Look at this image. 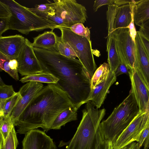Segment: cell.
<instances>
[{
    "mask_svg": "<svg viewBox=\"0 0 149 149\" xmlns=\"http://www.w3.org/2000/svg\"><path fill=\"white\" fill-rule=\"evenodd\" d=\"M36 55L44 71L59 79L56 85L68 94L79 108L91 90V77L80 61L65 56L57 51L34 47Z\"/></svg>",
    "mask_w": 149,
    "mask_h": 149,
    "instance_id": "6da1fadb",
    "label": "cell"
},
{
    "mask_svg": "<svg viewBox=\"0 0 149 149\" xmlns=\"http://www.w3.org/2000/svg\"><path fill=\"white\" fill-rule=\"evenodd\" d=\"M74 106L65 91L56 84H48L30 103L15 126L17 127V132L20 134L39 127L47 132L61 112Z\"/></svg>",
    "mask_w": 149,
    "mask_h": 149,
    "instance_id": "7a4b0ae2",
    "label": "cell"
},
{
    "mask_svg": "<svg viewBox=\"0 0 149 149\" xmlns=\"http://www.w3.org/2000/svg\"><path fill=\"white\" fill-rule=\"evenodd\" d=\"M86 103L81 120L65 149H95L97 132L106 110L99 109L91 102Z\"/></svg>",
    "mask_w": 149,
    "mask_h": 149,
    "instance_id": "3957f363",
    "label": "cell"
},
{
    "mask_svg": "<svg viewBox=\"0 0 149 149\" xmlns=\"http://www.w3.org/2000/svg\"><path fill=\"white\" fill-rule=\"evenodd\" d=\"M139 111L138 105L131 91L129 95L116 107L99 127L105 139L113 145L116 139Z\"/></svg>",
    "mask_w": 149,
    "mask_h": 149,
    "instance_id": "277c9868",
    "label": "cell"
},
{
    "mask_svg": "<svg viewBox=\"0 0 149 149\" xmlns=\"http://www.w3.org/2000/svg\"><path fill=\"white\" fill-rule=\"evenodd\" d=\"M1 1L8 6L11 13L9 29L16 30L27 35L31 31H40L47 29L54 30L58 28L54 22L39 17L29 8L14 0Z\"/></svg>",
    "mask_w": 149,
    "mask_h": 149,
    "instance_id": "5b68a950",
    "label": "cell"
},
{
    "mask_svg": "<svg viewBox=\"0 0 149 149\" xmlns=\"http://www.w3.org/2000/svg\"><path fill=\"white\" fill-rule=\"evenodd\" d=\"M57 29L61 31L62 40L70 45L92 78L96 69V65L93 54L91 41L74 33L69 28L58 27Z\"/></svg>",
    "mask_w": 149,
    "mask_h": 149,
    "instance_id": "8992f818",
    "label": "cell"
},
{
    "mask_svg": "<svg viewBox=\"0 0 149 149\" xmlns=\"http://www.w3.org/2000/svg\"><path fill=\"white\" fill-rule=\"evenodd\" d=\"M55 15L64 22L65 28L74 24H83L88 18L85 7L75 0H54Z\"/></svg>",
    "mask_w": 149,
    "mask_h": 149,
    "instance_id": "52a82bcc",
    "label": "cell"
},
{
    "mask_svg": "<svg viewBox=\"0 0 149 149\" xmlns=\"http://www.w3.org/2000/svg\"><path fill=\"white\" fill-rule=\"evenodd\" d=\"M149 123L146 112L139 111L128 126L118 137L113 145V149H121L132 143L139 141L140 136Z\"/></svg>",
    "mask_w": 149,
    "mask_h": 149,
    "instance_id": "ba28073f",
    "label": "cell"
},
{
    "mask_svg": "<svg viewBox=\"0 0 149 149\" xmlns=\"http://www.w3.org/2000/svg\"><path fill=\"white\" fill-rule=\"evenodd\" d=\"M118 52L121 63L130 70L134 68L135 45L130 35L129 29L120 28L114 30Z\"/></svg>",
    "mask_w": 149,
    "mask_h": 149,
    "instance_id": "9c48e42d",
    "label": "cell"
},
{
    "mask_svg": "<svg viewBox=\"0 0 149 149\" xmlns=\"http://www.w3.org/2000/svg\"><path fill=\"white\" fill-rule=\"evenodd\" d=\"M32 43L25 38L24 45L17 60L18 72L22 76L44 72V70L35 53Z\"/></svg>",
    "mask_w": 149,
    "mask_h": 149,
    "instance_id": "30bf717a",
    "label": "cell"
},
{
    "mask_svg": "<svg viewBox=\"0 0 149 149\" xmlns=\"http://www.w3.org/2000/svg\"><path fill=\"white\" fill-rule=\"evenodd\" d=\"M43 87L42 83L29 81L20 88L19 91L22 97L10 115L14 126L22 113Z\"/></svg>",
    "mask_w": 149,
    "mask_h": 149,
    "instance_id": "8fae6325",
    "label": "cell"
},
{
    "mask_svg": "<svg viewBox=\"0 0 149 149\" xmlns=\"http://www.w3.org/2000/svg\"><path fill=\"white\" fill-rule=\"evenodd\" d=\"M131 81V89L140 111L145 112L149 97V88L134 68L128 73Z\"/></svg>",
    "mask_w": 149,
    "mask_h": 149,
    "instance_id": "7c38bea8",
    "label": "cell"
},
{
    "mask_svg": "<svg viewBox=\"0 0 149 149\" xmlns=\"http://www.w3.org/2000/svg\"><path fill=\"white\" fill-rule=\"evenodd\" d=\"M22 149H56L53 139L37 129L27 132L22 141Z\"/></svg>",
    "mask_w": 149,
    "mask_h": 149,
    "instance_id": "4fadbf2b",
    "label": "cell"
},
{
    "mask_svg": "<svg viewBox=\"0 0 149 149\" xmlns=\"http://www.w3.org/2000/svg\"><path fill=\"white\" fill-rule=\"evenodd\" d=\"M25 38L16 34L0 37V52L10 59L17 58L25 42Z\"/></svg>",
    "mask_w": 149,
    "mask_h": 149,
    "instance_id": "5bb4252c",
    "label": "cell"
},
{
    "mask_svg": "<svg viewBox=\"0 0 149 149\" xmlns=\"http://www.w3.org/2000/svg\"><path fill=\"white\" fill-rule=\"evenodd\" d=\"M135 45L134 68L149 88V58L137 33L135 38Z\"/></svg>",
    "mask_w": 149,
    "mask_h": 149,
    "instance_id": "9a60e30c",
    "label": "cell"
},
{
    "mask_svg": "<svg viewBox=\"0 0 149 149\" xmlns=\"http://www.w3.org/2000/svg\"><path fill=\"white\" fill-rule=\"evenodd\" d=\"M116 79L114 72L110 71L107 77L104 81L94 88L91 89L89 95L84 104L91 101L95 107L100 108L104 101L110 88L116 81Z\"/></svg>",
    "mask_w": 149,
    "mask_h": 149,
    "instance_id": "2e32d148",
    "label": "cell"
},
{
    "mask_svg": "<svg viewBox=\"0 0 149 149\" xmlns=\"http://www.w3.org/2000/svg\"><path fill=\"white\" fill-rule=\"evenodd\" d=\"M107 42V62L110 71L114 72L121 62L117 49L114 31H108Z\"/></svg>",
    "mask_w": 149,
    "mask_h": 149,
    "instance_id": "e0dca14e",
    "label": "cell"
},
{
    "mask_svg": "<svg viewBox=\"0 0 149 149\" xmlns=\"http://www.w3.org/2000/svg\"><path fill=\"white\" fill-rule=\"evenodd\" d=\"M118 7L116 9L114 22L115 30L120 28H126L132 19V3Z\"/></svg>",
    "mask_w": 149,
    "mask_h": 149,
    "instance_id": "ac0fdd59",
    "label": "cell"
},
{
    "mask_svg": "<svg viewBox=\"0 0 149 149\" xmlns=\"http://www.w3.org/2000/svg\"><path fill=\"white\" fill-rule=\"evenodd\" d=\"M53 30L46 31L33 38V45L34 47L53 51H57V35Z\"/></svg>",
    "mask_w": 149,
    "mask_h": 149,
    "instance_id": "d6986e66",
    "label": "cell"
},
{
    "mask_svg": "<svg viewBox=\"0 0 149 149\" xmlns=\"http://www.w3.org/2000/svg\"><path fill=\"white\" fill-rule=\"evenodd\" d=\"M79 107H71L61 112L53 122L50 129L59 130L67 123L77 120V111Z\"/></svg>",
    "mask_w": 149,
    "mask_h": 149,
    "instance_id": "ffe728a7",
    "label": "cell"
},
{
    "mask_svg": "<svg viewBox=\"0 0 149 149\" xmlns=\"http://www.w3.org/2000/svg\"><path fill=\"white\" fill-rule=\"evenodd\" d=\"M133 12L134 23L140 26L149 19V0L135 1Z\"/></svg>",
    "mask_w": 149,
    "mask_h": 149,
    "instance_id": "44dd1931",
    "label": "cell"
},
{
    "mask_svg": "<svg viewBox=\"0 0 149 149\" xmlns=\"http://www.w3.org/2000/svg\"><path fill=\"white\" fill-rule=\"evenodd\" d=\"M59 79L50 73L43 72L36 74L24 76L19 81L24 83L34 81L41 83L56 84Z\"/></svg>",
    "mask_w": 149,
    "mask_h": 149,
    "instance_id": "7402d4cb",
    "label": "cell"
},
{
    "mask_svg": "<svg viewBox=\"0 0 149 149\" xmlns=\"http://www.w3.org/2000/svg\"><path fill=\"white\" fill-rule=\"evenodd\" d=\"M110 71L108 63H104L95 71L91 79V89L102 83L107 78Z\"/></svg>",
    "mask_w": 149,
    "mask_h": 149,
    "instance_id": "603a6c76",
    "label": "cell"
},
{
    "mask_svg": "<svg viewBox=\"0 0 149 149\" xmlns=\"http://www.w3.org/2000/svg\"><path fill=\"white\" fill-rule=\"evenodd\" d=\"M29 10L39 17L48 20V17L55 15L53 3L36 5L34 8H29Z\"/></svg>",
    "mask_w": 149,
    "mask_h": 149,
    "instance_id": "cb8c5ba5",
    "label": "cell"
},
{
    "mask_svg": "<svg viewBox=\"0 0 149 149\" xmlns=\"http://www.w3.org/2000/svg\"><path fill=\"white\" fill-rule=\"evenodd\" d=\"M15 127L11 116H0V140L4 141Z\"/></svg>",
    "mask_w": 149,
    "mask_h": 149,
    "instance_id": "d4e9b609",
    "label": "cell"
},
{
    "mask_svg": "<svg viewBox=\"0 0 149 149\" xmlns=\"http://www.w3.org/2000/svg\"><path fill=\"white\" fill-rule=\"evenodd\" d=\"M56 48L57 52L65 56L73 58H78L77 55L70 45L68 43L63 42L61 37L57 36Z\"/></svg>",
    "mask_w": 149,
    "mask_h": 149,
    "instance_id": "484cf974",
    "label": "cell"
},
{
    "mask_svg": "<svg viewBox=\"0 0 149 149\" xmlns=\"http://www.w3.org/2000/svg\"><path fill=\"white\" fill-rule=\"evenodd\" d=\"M21 97L22 96L18 91L8 99L3 110L0 111V116H7L10 115Z\"/></svg>",
    "mask_w": 149,
    "mask_h": 149,
    "instance_id": "4316f807",
    "label": "cell"
},
{
    "mask_svg": "<svg viewBox=\"0 0 149 149\" xmlns=\"http://www.w3.org/2000/svg\"><path fill=\"white\" fill-rule=\"evenodd\" d=\"M18 144L16 133L14 127L4 141L0 140V149H16Z\"/></svg>",
    "mask_w": 149,
    "mask_h": 149,
    "instance_id": "83f0119b",
    "label": "cell"
},
{
    "mask_svg": "<svg viewBox=\"0 0 149 149\" xmlns=\"http://www.w3.org/2000/svg\"><path fill=\"white\" fill-rule=\"evenodd\" d=\"M10 59L0 52V69L7 73L10 76L16 81L19 80L18 72L12 70L10 68L9 62Z\"/></svg>",
    "mask_w": 149,
    "mask_h": 149,
    "instance_id": "f1b7e54d",
    "label": "cell"
},
{
    "mask_svg": "<svg viewBox=\"0 0 149 149\" xmlns=\"http://www.w3.org/2000/svg\"><path fill=\"white\" fill-rule=\"evenodd\" d=\"M95 149H113V144L105 139L99 126L97 133Z\"/></svg>",
    "mask_w": 149,
    "mask_h": 149,
    "instance_id": "f546056e",
    "label": "cell"
},
{
    "mask_svg": "<svg viewBox=\"0 0 149 149\" xmlns=\"http://www.w3.org/2000/svg\"><path fill=\"white\" fill-rule=\"evenodd\" d=\"M69 29L74 33L85 37L89 41H91L90 39V29L87 27H85L83 24L78 23L74 24Z\"/></svg>",
    "mask_w": 149,
    "mask_h": 149,
    "instance_id": "4dcf8cb0",
    "label": "cell"
},
{
    "mask_svg": "<svg viewBox=\"0 0 149 149\" xmlns=\"http://www.w3.org/2000/svg\"><path fill=\"white\" fill-rule=\"evenodd\" d=\"M12 85L4 84L0 78V100L7 99L16 93Z\"/></svg>",
    "mask_w": 149,
    "mask_h": 149,
    "instance_id": "1f68e13d",
    "label": "cell"
},
{
    "mask_svg": "<svg viewBox=\"0 0 149 149\" xmlns=\"http://www.w3.org/2000/svg\"><path fill=\"white\" fill-rule=\"evenodd\" d=\"M135 2V0L132 3V19L131 22L129 26L126 28L129 29L130 36L134 42H135V38L137 34L134 25L133 7Z\"/></svg>",
    "mask_w": 149,
    "mask_h": 149,
    "instance_id": "d6a6232c",
    "label": "cell"
},
{
    "mask_svg": "<svg viewBox=\"0 0 149 149\" xmlns=\"http://www.w3.org/2000/svg\"><path fill=\"white\" fill-rule=\"evenodd\" d=\"M11 15V13L8 6L0 0V18H10Z\"/></svg>",
    "mask_w": 149,
    "mask_h": 149,
    "instance_id": "836d02e7",
    "label": "cell"
},
{
    "mask_svg": "<svg viewBox=\"0 0 149 149\" xmlns=\"http://www.w3.org/2000/svg\"><path fill=\"white\" fill-rule=\"evenodd\" d=\"M114 0H95L93 5V10L94 12L97 11L101 6L105 5L108 6L113 4Z\"/></svg>",
    "mask_w": 149,
    "mask_h": 149,
    "instance_id": "e575fe53",
    "label": "cell"
},
{
    "mask_svg": "<svg viewBox=\"0 0 149 149\" xmlns=\"http://www.w3.org/2000/svg\"><path fill=\"white\" fill-rule=\"evenodd\" d=\"M9 19L8 18H0V37L3 33L9 30Z\"/></svg>",
    "mask_w": 149,
    "mask_h": 149,
    "instance_id": "d590c367",
    "label": "cell"
},
{
    "mask_svg": "<svg viewBox=\"0 0 149 149\" xmlns=\"http://www.w3.org/2000/svg\"><path fill=\"white\" fill-rule=\"evenodd\" d=\"M149 135V123L142 132L137 144L139 149L143 144L146 139Z\"/></svg>",
    "mask_w": 149,
    "mask_h": 149,
    "instance_id": "8d00e7d4",
    "label": "cell"
},
{
    "mask_svg": "<svg viewBox=\"0 0 149 149\" xmlns=\"http://www.w3.org/2000/svg\"><path fill=\"white\" fill-rule=\"evenodd\" d=\"M137 33L149 58V39L140 31H137Z\"/></svg>",
    "mask_w": 149,
    "mask_h": 149,
    "instance_id": "74e56055",
    "label": "cell"
},
{
    "mask_svg": "<svg viewBox=\"0 0 149 149\" xmlns=\"http://www.w3.org/2000/svg\"><path fill=\"white\" fill-rule=\"evenodd\" d=\"M139 26V31L149 39V19L143 22Z\"/></svg>",
    "mask_w": 149,
    "mask_h": 149,
    "instance_id": "f35d334b",
    "label": "cell"
},
{
    "mask_svg": "<svg viewBox=\"0 0 149 149\" xmlns=\"http://www.w3.org/2000/svg\"><path fill=\"white\" fill-rule=\"evenodd\" d=\"M129 69L123 63H121L114 72L116 77L123 74L129 73Z\"/></svg>",
    "mask_w": 149,
    "mask_h": 149,
    "instance_id": "ab89813d",
    "label": "cell"
},
{
    "mask_svg": "<svg viewBox=\"0 0 149 149\" xmlns=\"http://www.w3.org/2000/svg\"><path fill=\"white\" fill-rule=\"evenodd\" d=\"M9 65L10 68L12 70L18 72L17 69L18 63L17 59H10L9 61Z\"/></svg>",
    "mask_w": 149,
    "mask_h": 149,
    "instance_id": "60d3db41",
    "label": "cell"
},
{
    "mask_svg": "<svg viewBox=\"0 0 149 149\" xmlns=\"http://www.w3.org/2000/svg\"><path fill=\"white\" fill-rule=\"evenodd\" d=\"M133 0H114L113 4L118 6L125 4L129 3Z\"/></svg>",
    "mask_w": 149,
    "mask_h": 149,
    "instance_id": "b9f144b4",
    "label": "cell"
},
{
    "mask_svg": "<svg viewBox=\"0 0 149 149\" xmlns=\"http://www.w3.org/2000/svg\"><path fill=\"white\" fill-rule=\"evenodd\" d=\"M144 143L143 149H148L149 148V135L146 139Z\"/></svg>",
    "mask_w": 149,
    "mask_h": 149,
    "instance_id": "7bdbcfd3",
    "label": "cell"
},
{
    "mask_svg": "<svg viewBox=\"0 0 149 149\" xmlns=\"http://www.w3.org/2000/svg\"><path fill=\"white\" fill-rule=\"evenodd\" d=\"M136 143L133 142L128 145L127 149H135Z\"/></svg>",
    "mask_w": 149,
    "mask_h": 149,
    "instance_id": "ee69618b",
    "label": "cell"
},
{
    "mask_svg": "<svg viewBox=\"0 0 149 149\" xmlns=\"http://www.w3.org/2000/svg\"><path fill=\"white\" fill-rule=\"evenodd\" d=\"M146 116L149 117V97L146 106Z\"/></svg>",
    "mask_w": 149,
    "mask_h": 149,
    "instance_id": "f6af8a7d",
    "label": "cell"
},
{
    "mask_svg": "<svg viewBox=\"0 0 149 149\" xmlns=\"http://www.w3.org/2000/svg\"><path fill=\"white\" fill-rule=\"evenodd\" d=\"M128 146H126L124 147L121 148V149H127L128 147Z\"/></svg>",
    "mask_w": 149,
    "mask_h": 149,
    "instance_id": "bcb514c9",
    "label": "cell"
},
{
    "mask_svg": "<svg viewBox=\"0 0 149 149\" xmlns=\"http://www.w3.org/2000/svg\"><path fill=\"white\" fill-rule=\"evenodd\" d=\"M135 149H139L138 148V147L137 143H136L135 148Z\"/></svg>",
    "mask_w": 149,
    "mask_h": 149,
    "instance_id": "7dc6e473",
    "label": "cell"
}]
</instances>
